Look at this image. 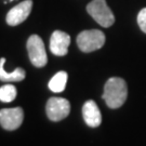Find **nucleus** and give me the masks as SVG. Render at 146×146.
Masks as SVG:
<instances>
[{"label": "nucleus", "instance_id": "6e6552de", "mask_svg": "<svg viewBox=\"0 0 146 146\" xmlns=\"http://www.w3.org/2000/svg\"><path fill=\"white\" fill-rule=\"evenodd\" d=\"M70 44V36L62 31H53L50 38V50L54 55L64 56L68 52Z\"/></svg>", "mask_w": 146, "mask_h": 146}, {"label": "nucleus", "instance_id": "0eeeda50", "mask_svg": "<svg viewBox=\"0 0 146 146\" xmlns=\"http://www.w3.org/2000/svg\"><path fill=\"white\" fill-rule=\"evenodd\" d=\"M33 8V0H25L12 8L5 16L7 23L10 26H16L26 20L31 14Z\"/></svg>", "mask_w": 146, "mask_h": 146}, {"label": "nucleus", "instance_id": "f257e3e1", "mask_svg": "<svg viewBox=\"0 0 146 146\" xmlns=\"http://www.w3.org/2000/svg\"><path fill=\"white\" fill-rule=\"evenodd\" d=\"M103 100L110 108H119L128 98V87L125 81L119 77H111L104 86Z\"/></svg>", "mask_w": 146, "mask_h": 146}, {"label": "nucleus", "instance_id": "7ed1b4c3", "mask_svg": "<svg viewBox=\"0 0 146 146\" xmlns=\"http://www.w3.org/2000/svg\"><path fill=\"white\" fill-rule=\"evenodd\" d=\"M87 11L101 26L110 27L115 23V16L105 0H92L87 5Z\"/></svg>", "mask_w": 146, "mask_h": 146}, {"label": "nucleus", "instance_id": "9d476101", "mask_svg": "<svg viewBox=\"0 0 146 146\" xmlns=\"http://www.w3.org/2000/svg\"><path fill=\"white\" fill-rule=\"evenodd\" d=\"M5 58H0V80L1 81H5V82H19V81H22L24 80L26 74H25V70L23 68L19 67L14 69L13 72H7L5 69Z\"/></svg>", "mask_w": 146, "mask_h": 146}, {"label": "nucleus", "instance_id": "20e7f679", "mask_svg": "<svg viewBox=\"0 0 146 146\" xmlns=\"http://www.w3.org/2000/svg\"><path fill=\"white\" fill-rule=\"evenodd\" d=\"M27 51L31 64L36 67H43L48 62L44 43L38 35H31L27 40Z\"/></svg>", "mask_w": 146, "mask_h": 146}, {"label": "nucleus", "instance_id": "f8f14e48", "mask_svg": "<svg viewBox=\"0 0 146 146\" xmlns=\"http://www.w3.org/2000/svg\"><path fill=\"white\" fill-rule=\"evenodd\" d=\"M16 88L12 84H5L0 88V101L3 103H10L16 98Z\"/></svg>", "mask_w": 146, "mask_h": 146}, {"label": "nucleus", "instance_id": "4468645a", "mask_svg": "<svg viewBox=\"0 0 146 146\" xmlns=\"http://www.w3.org/2000/svg\"><path fill=\"white\" fill-rule=\"evenodd\" d=\"M10 1H12V0H10Z\"/></svg>", "mask_w": 146, "mask_h": 146}, {"label": "nucleus", "instance_id": "f03ea898", "mask_svg": "<svg viewBox=\"0 0 146 146\" xmlns=\"http://www.w3.org/2000/svg\"><path fill=\"white\" fill-rule=\"evenodd\" d=\"M105 35L99 29H90L81 31L77 37L78 48L84 53L96 51L104 46Z\"/></svg>", "mask_w": 146, "mask_h": 146}, {"label": "nucleus", "instance_id": "ddd939ff", "mask_svg": "<svg viewBox=\"0 0 146 146\" xmlns=\"http://www.w3.org/2000/svg\"><path fill=\"white\" fill-rule=\"evenodd\" d=\"M137 23L139 26L142 29V31H144L146 34V8H143L137 15Z\"/></svg>", "mask_w": 146, "mask_h": 146}, {"label": "nucleus", "instance_id": "1a4fd4ad", "mask_svg": "<svg viewBox=\"0 0 146 146\" xmlns=\"http://www.w3.org/2000/svg\"><path fill=\"white\" fill-rule=\"evenodd\" d=\"M82 116L84 122L91 128H96L102 122V115L99 110V106L92 100H89L84 104Z\"/></svg>", "mask_w": 146, "mask_h": 146}, {"label": "nucleus", "instance_id": "423d86ee", "mask_svg": "<svg viewBox=\"0 0 146 146\" xmlns=\"http://www.w3.org/2000/svg\"><path fill=\"white\" fill-rule=\"evenodd\" d=\"M24 119V111L21 107L3 108L0 110V125L8 131H14L20 128Z\"/></svg>", "mask_w": 146, "mask_h": 146}, {"label": "nucleus", "instance_id": "39448f33", "mask_svg": "<svg viewBox=\"0 0 146 146\" xmlns=\"http://www.w3.org/2000/svg\"><path fill=\"white\" fill-rule=\"evenodd\" d=\"M46 111L49 119L54 122H58L65 119L69 115L70 103L63 98H50L47 102Z\"/></svg>", "mask_w": 146, "mask_h": 146}, {"label": "nucleus", "instance_id": "9b49d317", "mask_svg": "<svg viewBox=\"0 0 146 146\" xmlns=\"http://www.w3.org/2000/svg\"><path fill=\"white\" fill-rule=\"evenodd\" d=\"M68 75L66 72H58L53 76L51 80L49 81V89L54 93L63 92L67 84Z\"/></svg>", "mask_w": 146, "mask_h": 146}]
</instances>
